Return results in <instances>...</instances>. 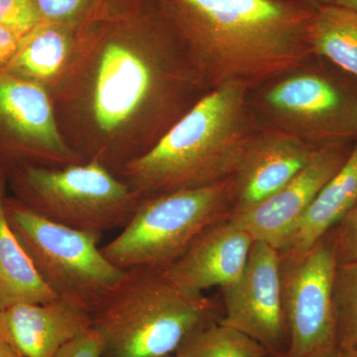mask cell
Masks as SVG:
<instances>
[{"instance_id":"25","label":"cell","mask_w":357,"mask_h":357,"mask_svg":"<svg viewBox=\"0 0 357 357\" xmlns=\"http://www.w3.org/2000/svg\"><path fill=\"white\" fill-rule=\"evenodd\" d=\"M105 344L95 328L76 338L61 349L56 357H102Z\"/></svg>"},{"instance_id":"21","label":"cell","mask_w":357,"mask_h":357,"mask_svg":"<svg viewBox=\"0 0 357 357\" xmlns=\"http://www.w3.org/2000/svg\"><path fill=\"white\" fill-rule=\"evenodd\" d=\"M338 349L357 345V261L338 265L333 279Z\"/></svg>"},{"instance_id":"10","label":"cell","mask_w":357,"mask_h":357,"mask_svg":"<svg viewBox=\"0 0 357 357\" xmlns=\"http://www.w3.org/2000/svg\"><path fill=\"white\" fill-rule=\"evenodd\" d=\"M70 159L41 84L0 73V175L39 161Z\"/></svg>"},{"instance_id":"11","label":"cell","mask_w":357,"mask_h":357,"mask_svg":"<svg viewBox=\"0 0 357 357\" xmlns=\"http://www.w3.org/2000/svg\"><path fill=\"white\" fill-rule=\"evenodd\" d=\"M356 141L318 148L309 164L290 182L261 203L231 215L232 220L248 230L255 241L283 250L312 199L344 166Z\"/></svg>"},{"instance_id":"12","label":"cell","mask_w":357,"mask_h":357,"mask_svg":"<svg viewBox=\"0 0 357 357\" xmlns=\"http://www.w3.org/2000/svg\"><path fill=\"white\" fill-rule=\"evenodd\" d=\"M318 147L281 129L258 128L244 150L234 185V213L261 203L309 164Z\"/></svg>"},{"instance_id":"18","label":"cell","mask_w":357,"mask_h":357,"mask_svg":"<svg viewBox=\"0 0 357 357\" xmlns=\"http://www.w3.org/2000/svg\"><path fill=\"white\" fill-rule=\"evenodd\" d=\"M310 44L316 57L326 59L357 77V13L328 4L314 11Z\"/></svg>"},{"instance_id":"26","label":"cell","mask_w":357,"mask_h":357,"mask_svg":"<svg viewBox=\"0 0 357 357\" xmlns=\"http://www.w3.org/2000/svg\"><path fill=\"white\" fill-rule=\"evenodd\" d=\"M11 30L0 26V73L4 72L20 51L22 40Z\"/></svg>"},{"instance_id":"20","label":"cell","mask_w":357,"mask_h":357,"mask_svg":"<svg viewBox=\"0 0 357 357\" xmlns=\"http://www.w3.org/2000/svg\"><path fill=\"white\" fill-rule=\"evenodd\" d=\"M269 352L248 335L220 321L199 328L178 347L175 357H267Z\"/></svg>"},{"instance_id":"17","label":"cell","mask_w":357,"mask_h":357,"mask_svg":"<svg viewBox=\"0 0 357 357\" xmlns=\"http://www.w3.org/2000/svg\"><path fill=\"white\" fill-rule=\"evenodd\" d=\"M4 183L0 175V311L24 303H47L57 295L40 276L7 220Z\"/></svg>"},{"instance_id":"16","label":"cell","mask_w":357,"mask_h":357,"mask_svg":"<svg viewBox=\"0 0 357 357\" xmlns=\"http://www.w3.org/2000/svg\"><path fill=\"white\" fill-rule=\"evenodd\" d=\"M356 202L357 139L344 166L312 199L283 250L303 251L312 248L349 213Z\"/></svg>"},{"instance_id":"23","label":"cell","mask_w":357,"mask_h":357,"mask_svg":"<svg viewBox=\"0 0 357 357\" xmlns=\"http://www.w3.org/2000/svg\"><path fill=\"white\" fill-rule=\"evenodd\" d=\"M326 236L332 241L337 266L357 261V202Z\"/></svg>"},{"instance_id":"13","label":"cell","mask_w":357,"mask_h":357,"mask_svg":"<svg viewBox=\"0 0 357 357\" xmlns=\"http://www.w3.org/2000/svg\"><path fill=\"white\" fill-rule=\"evenodd\" d=\"M91 328V311L61 298L0 311V338L21 357H56L63 347Z\"/></svg>"},{"instance_id":"31","label":"cell","mask_w":357,"mask_h":357,"mask_svg":"<svg viewBox=\"0 0 357 357\" xmlns=\"http://www.w3.org/2000/svg\"><path fill=\"white\" fill-rule=\"evenodd\" d=\"M319 357H342V352H340V349H333V351L328 352V354H324V356H321Z\"/></svg>"},{"instance_id":"30","label":"cell","mask_w":357,"mask_h":357,"mask_svg":"<svg viewBox=\"0 0 357 357\" xmlns=\"http://www.w3.org/2000/svg\"><path fill=\"white\" fill-rule=\"evenodd\" d=\"M340 352H342V357H357V345L351 349L340 351Z\"/></svg>"},{"instance_id":"22","label":"cell","mask_w":357,"mask_h":357,"mask_svg":"<svg viewBox=\"0 0 357 357\" xmlns=\"http://www.w3.org/2000/svg\"><path fill=\"white\" fill-rule=\"evenodd\" d=\"M43 21L34 0H0V26L25 37Z\"/></svg>"},{"instance_id":"15","label":"cell","mask_w":357,"mask_h":357,"mask_svg":"<svg viewBox=\"0 0 357 357\" xmlns=\"http://www.w3.org/2000/svg\"><path fill=\"white\" fill-rule=\"evenodd\" d=\"M153 68L126 45L112 42L103 49L96 74L93 110L98 128H121L151 96Z\"/></svg>"},{"instance_id":"2","label":"cell","mask_w":357,"mask_h":357,"mask_svg":"<svg viewBox=\"0 0 357 357\" xmlns=\"http://www.w3.org/2000/svg\"><path fill=\"white\" fill-rule=\"evenodd\" d=\"M257 129L248 89L220 86L206 91L123 172L140 197L217 184L234 175Z\"/></svg>"},{"instance_id":"5","label":"cell","mask_w":357,"mask_h":357,"mask_svg":"<svg viewBox=\"0 0 357 357\" xmlns=\"http://www.w3.org/2000/svg\"><path fill=\"white\" fill-rule=\"evenodd\" d=\"M9 176L16 199L26 208L52 222L100 234L123 229L142 201L96 160L62 169L20 167Z\"/></svg>"},{"instance_id":"8","label":"cell","mask_w":357,"mask_h":357,"mask_svg":"<svg viewBox=\"0 0 357 357\" xmlns=\"http://www.w3.org/2000/svg\"><path fill=\"white\" fill-rule=\"evenodd\" d=\"M279 252L290 333L286 356L319 357L338 349L333 296L337 262L330 237L324 236L307 250Z\"/></svg>"},{"instance_id":"1","label":"cell","mask_w":357,"mask_h":357,"mask_svg":"<svg viewBox=\"0 0 357 357\" xmlns=\"http://www.w3.org/2000/svg\"><path fill=\"white\" fill-rule=\"evenodd\" d=\"M170 27L191 46L208 91H249L302 69L314 9L299 0H158Z\"/></svg>"},{"instance_id":"33","label":"cell","mask_w":357,"mask_h":357,"mask_svg":"<svg viewBox=\"0 0 357 357\" xmlns=\"http://www.w3.org/2000/svg\"><path fill=\"white\" fill-rule=\"evenodd\" d=\"M167 357H175V356H167Z\"/></svg>"},{"instance_id":"29","label":"cell","mask_w":357,"mask_h":357,"mask_svg":"<svg viewBox=\"0 0 357 357\" xmlns=\"http://www.w3.org/2000/svg\"><path fill=\"white\" fill-rule=\"evenodd\" d=\"M333 3L357 13V0H333Z\"/></svg>"},{"instance_id":"3","label":"cell","mask_w":357,"mask_h":357,"mask_svg":"<svg viewBox=\"0 0 357 357\" xmlns=\"http://www.w3.org/2000/svg\"><path fill=\"white\" fill-rule=\"evenodd\" d=\"M107 357L174 356L185 338L220 321V305L185 291L168 268L135 267L91 310Z\"/></svg>"},{"instance_id":"24","label":"cell","mask_w":357,"mask_h":357,"mask_svg":"<svg viewBox=\"0 0 357 357\" xmlns=\"http://www.w3.org/2000/svg\"><path fill=\"white\" fill-rule=\"evenodd\" d=\"M43 21L65 23L81 18L96 0H34Z\"/></svg>"},{"instance_id":"6","label":"cell","mask_w":357,"mask_h":357,"mask_svg":"<svg viewBox=\"0 0 357 357\" xmlns=\"http://www.w3.org/2000/svg\"><path fill=\"white\" fill-rule=\"evenodd\" d=\"M319 60L263 86L256 109L269 128L314 147L356 141L357 77L326 59Z\"/></svg>"},{"instance_id":"32","label":"cell","mask_w":357,"mask_h":357,"mask_svg":"<svg viewBox=\"0 0 357 357\" xmlns=\"http://www.w3.org/2000/svg\"><path fill=\"white\" fill-rule=\"evenodd\" d=\"M267 357H287V356H272V354H269Z\"/></svg>"},{"instance_id":"28","label":"cell","mask_w":357,"mask_h":357,"mask_svg":"<svg viewBox=\"0 0 357 357\" xmlns=\"http://www.w3.org/2000/svg\"><path fill=\"white\" fill-rule=\"evenodd\" d=\"M0 357H21L0 338Z\"/></svg>"},{"instance_id":"14","label":"cell","mask_w":357,"mask_h":357,"mask_svg":"<svg viewBox=\"0 0 357 357\" xmlns=\"http://www.w3.org/2000/svg\"><path fill=\"white\" fill-rule=\"evenodd\" d=\"M255 239L231 218L210 225L168 268L185 291L202 295L231 285L243 275Z\"/></svg>"},{"instance_id":"7","label":"cell","mask_w":357,"mask_h":357,"mask_svg":"<svg viewBox=\"0 0 357 357\" xmlns=\"http://www.w3.org/2000/svg\"><path fill=\"white\" fill-rule=\"evenodd\" d=\"M9 225L48 287L61 299L91 310L121 280L98 248L102 234L47 220L16 199L4 198Z\"/></svg>"},{"instance_id":"27","label":"cell","mask_w":357,"mask_h":357,"mask_svg":"<svg viewBox=\"0 0 357 357\" xmlns=\"http://www.w3.org/2000/svg\"><path fill=\"white\" fill-rule=\"evenodd\" d=\"M299 1L304 3L305 6H309L310 8L314 9V10L333 3V0H299Z\"/></svg>"},{"instance_id":"4","label":"cell","mask_w":357,"mask_h":357,"mask_svg":"<svg viewBox=\"0 0 357 357\" xmlns=\"http://www.w3.org/2000/svg\"><path fill=\"white\" fill-rule=\"evenodd\" d=\"M232 213L231 177L217 184L148 197L102 252L124 271L169 268L203 230Z\"/></svg>"},{"instance_id":"9","label":"cell","mask_w":357,"mask_h":357,"mask_svg":"<svg viewBox=\"0 0 357 357\" xmlns=\"http://www.w3.org/2000/svg\"><path fill=\"white\" fill-rule=\"evenodd\" d=\"M220 323L262 345L272 356H286L290 333L282 290L280 252L255 241L241 278L222 289Z\"/></svg>"},{"instance_id":"19","label":"cell","mask_w":357,"mask_h":357,"mask_svg":"<svg viewBox=\"0 0 357 357\" xmlns=\"http://www.w3.org/2000/svg\"><path fill=\"white\" fill-rule=\"evenodd\" d=\"M68 36L60 23H41L22 40L20 51L4 70L29 81L50 79L64 64Z\"/></svg>"}]
</instances>
